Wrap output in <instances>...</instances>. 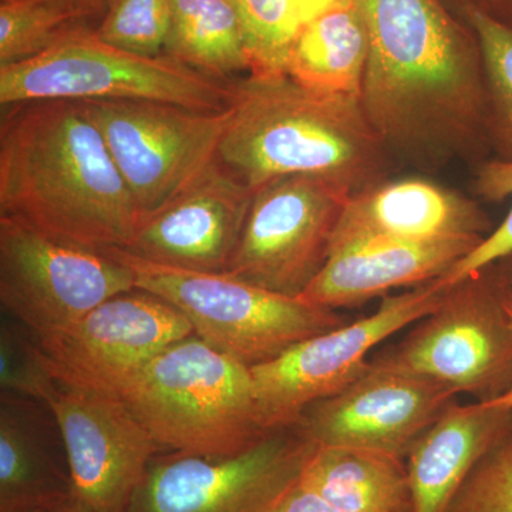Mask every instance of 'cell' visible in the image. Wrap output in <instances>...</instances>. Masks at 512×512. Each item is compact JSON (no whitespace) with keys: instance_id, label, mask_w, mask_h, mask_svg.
I'll return each mask as SVG.
<instances>
[{"instance_id":"ac0fdd59","label":"cell","mask_w":512,"mask_h":512,"mask_svg":"<svg viewBox=\"0 0 512 512\" xmlns=\"http://www.w3.org/2000/svg\"><path fill=\"white\" fill-rule=\"evenodd\" d=\"M484 238L433 242H380L342 249L303 292L302 301L338 311L356 308L394 289L436 281L470 254Z\"/></svg>"},{"instance_id":"484cf974","label":"cell","mask_w":512,"mask_h":512,"mask_svg":"<svg viewBox=\"0 0 512 512\" xmlns=\"http://www.w3.org/2000/svg\"><path fill=\"white\" fill-rule=\"evenodd\" d=\"M237 12L249 73L286 74L289 50L299 29L292 0H231Z\"/></svg>"},{"instance_id":"9c48e42d","label":"cell","mask_w":512,"mask_h":512,"mask_svg":"<svg viewBox=\"0 0 512 512\" xmlns=\"http://www.w3.org/2000/svg\"><path fill=\"white\" fill-rule=\"evenodd\" d=\"M134 289L133 272L110 252L70 244L0 215V302L36 338Z\"/></svg>"},{"instance_id":"4fadbf2b","label":"cell","mask_w":512,"mask_h":512,"mask_svg":"<svg viewBox=\"0 0 512 512\" xmlns=\"http://www.w3.org/2000/svg\"><path fill=\"white\" fill-rule=\"evenodd\" d=\"M311 448L289 427L234 456H156L124 512L259 511L298 480Z\"/></svg>"},{"instance_id":"7a4b0ae2","label":"cell","mask_w":512,"mask_h":512,"mask_svg":"<svg viewBox=\"0 0 512 512\" xmlns=\"http://www.w3.org/2000/svg\"><path fill=\"white\" fill-rule=\"evenodd\" d=\"M0 215L79 247H126L144 224L82 101L2 107Z\"/></svg>"},{"instance_id":"7c38bea8","label":"cell","mask_w":512,"mask_h":512,"mask_svg":"<svg viewBox=\"0 0 512 512\" xmlns=\"http://www.w3.org/2000/svg\"><path fill=\"white\" fill-rule=\"evenodd\" d=\"M191 335L194 329L183 312L134 289L67 328L35 338L57 383L120 396L154 357Z\"/></svg>"},{"instance_id":"3957f363","label":"cell","mask_w":512,"mask_h":512,"mask_svg":"<svg viewBox=\"0 0 512 512\" xmlns=\"http://www.w3.org/2000/svg\"><path fill=\"white\" fill-rule=\"evenodd\" d=\"M229 111L217 160L254 191L312 175L357 192L387 180L396 163L360 99L316 92L288 74L234 80Z\"/></svg>"},{"instance_id":"9a60e30c","label":"cell","mask_w":512,"mask_h":512,"mask_svg":"<svg viewBox=\"0 0 512 512\" xmlns=\"http://www.w3.org/2000/svg\"><path fill=\"white\" fill-rule=\"evenodd\" d=\"M456 396L426 377L370 365L343 392L309 406L293 427L312 446L362 448L406 460Z\"/></svg>"},{"instance_id":"5bb4252c","label":"cell","mask_w":512,"mask_h":512,"mask_svg":"<svg viewBox=\"0 0 512 512\" xmlns=\"http://www.w3.org/2000/svg\"><path fill=\"white\" fill-rule=\"evenodd\" d=\"M72 495L94 512H124L160 447L117 394L59 384L47 399Z\"/></svg>"},{"instance_id":"d6a6232c","label":"cell","mask_w":512,"mask_h":512,"mask_svg":"<svg viewBox=\"0 0 512 512\" xmlns=\"http://www.w3.org/2000/svg\"><path fill=\"white\" fill-rule=\"evenodd\" d=\"M46 512H94L90 510L87 505L82 501L77 500L72 493L63 497L62 500L56 501L55 504L50 505Z\"/></svg>"},{"instance_id":"1f68e13d","label":"cell","mask_w":512,"mask_h":512,"mask_svg":"<svg viewBox=\"0 0 512 512\" xmlns=\"http://www.w3.org/2000/svg\"><path fill=\"white\" fill-rule=\"evenodd\" d=\"M464 6L484 10L488 15L512 26V0H461V9Z\"/></svg>"},{"instance_id":"ba28073f","label":"cell","mask_w":512,"mask_h":512,"mask_svg":"<svg viewBox=\"0 0 512 512\" xmlns=\"http://www.w3.org/2000/svg\"><path fill=\"white\" fill-rule=\"evenodd\" d=\"M446 291L439 278L384 296L372 315L312 336L271 362L251 367L262 426L289 429L313 403L343 392L365 375L367 356L377 345L436 311Z\"/></svg>"},{"instance_id":"603a6c76","label":"cell","mask_w":512,"mask_h":512,"mask_svg":"<svg viewBox=\"0 0 512 512\" xmlns=\"http://www.w3.org/2000/svg\"><path fill=\"white\" fill-rule=\"evenodd\" d=\"M165 56L212 79L234 82L249 73L241 25L231 0H173Z\"/></svg>"},{"instance_id":"ffe728a7","label":"cell","mask_w":512,"mask_h":512,"mask_svg":"<svg viewBox=\"0 0 512 512\" xmlns=\"http://www.w3.org/2000/svg\"><path fill=\"white\" fill-rule=\"evenodd\" d=\"M39 402L2 392L0 399V508H49L72 493L53 447L52 423Z\"/></svg>"},{"instance_id":"4316f807","label":"cell","mask_w":512,"mask_h":512,"mask_svg":"<svg viewBox=\"0 0 512 512\" xmlns=\"http://www.w3.org/2000/svg\"><path fill=\"white\" fill-rule=\"evenodd\" d=\"M173 0H110L94 33L103 42L141 56L164 55Z\"/></svg>"},{"instance_id":"8fae6325","label":"cell","mask_w":512,"mask_h":512,"mask_svg":"<svg viewBox=\"0 0 512 512\" xmlns=\"http://www.w3.org/2000/svg\"><path fill=\"white\" fill-rule=\"evenodd\" d=\"M353 194L349 185L312 175L262 185L225 274L301 298L328 264L336 228Z\"/></svg>"},{"instance_id":"d4e9b609","label":"cell","mask_w":512,"mask_h":512,"mask_svg":"<svg viewBox=\"0 0 512 512\" xmlns=\"http://www.w3.org/2000/svg\"><path fill=\"white\" fill-rule=\"evenodd\" d=\"M461 10L483 52L491 157L512 161V26L474 6Z\"/></svg>"},{"instance_id":"5b68a950","label":"cell","mask_w":512,"mask_h":512,"mask_svg":"<svg viewBox=\"0 0 512 512\" xmlns=\"http://www.w3.org/2000/svg\"><path fill=\"white\" fill-rule=\"evenodd\" d=\"M130 268L136 289L183 312L198 338L249 367L303 340L348 325L338 311L281 295L228 274L188 271L107 249Z\"/></svg>"},{"instance_id":"44dd1931","label":"cell","mask_w":512,"mask_h":512,"mask_svg":"<svg viewBox=\"0 0 512 512\" xmlns=\"http://www.w3.org/2000/svg\"><path fill=\"white\" fill-rule=\"evenodd\" d=\"M298 481L340 512H414L406 460L389 454L312 446Z\"/></svg>"},{"instance_id":"52a82bcc","label":"cell","mask_w":512,"mask_h":512,"mask_svg":"<svg viewBox=\"0 0 512 512\" xmlns=\"http://www.w3.org/2000/svg\"><path fill=\"white\" fill-rule=\"evenodd\" d=\"M505 289L498 262L447 286L439 308L370 365L426 377L457 394H471L478 403L501 399L512 389V323L504 308Z\"/></svg>"},{"instance_id":"8992f818","label":"cell","mask_w":512,"mask_h":512,"mask_svg":"<svg viewBox=\"0 0 512 512\" xmlns=\"http://www.w3.org/2000/svg\"><path fill=\"white\" fill-rule=\"evenodd\" d=\"M234 82L205 76L170 56H141L103 42L94 29L73 33L26 62L0 66V106L35 100H151L227 110Z\"/></svg>"},{"instance_id":"7402d4cb","label":"cell","mask_w":512,"mask_h":512,"mask_svg":"<svg viewBox=\"0 0 512 512\" xmlns=\"http://www.w3.org/2000/svg\"><path fill=\"white\" fill-rule=\"evenodd\" d=\"M367 57L365 20L353 5L330 10L299 26L286 74L316 92L360 99Z\"/></svg>"},{"instance_id":"836d02e7","label":"cell","mask_w":512,"mask_h":512,"mask_svg":"<svg viewBox=\"0 0 512 512\" xmlns=\"http://www.w3.org/2000/svg\"><path fill=\"white\" fill-rule=\"evenodd\" d=\"M72 2L86 10L87 13H90L94 19H97V22H100L107 6H109L110 0H72Z\"/></svg>"},{"instance_id":"f546056e","label":"cell","mask_w":512,"mask_h":512,"mask_svg":"<svg viewBox=\"0 0 512 512\" xmlns=\"http://www.w3.org/2000/svg\"><path fill=\"white\" fill-rule=\"evenodd\" d=\"M447 512H512V430L478 461Z\"/></svg>"},{"instance_id":"30bf717a","label":"cell","mask_w":512,"mask_h":512,"mask_svg":"<svg viewBox=\"0 0 512 512\" xmlns=\"http://www.w3.org/2000/svg\"><path fill=\"white\" fill-rule=\"evenodd\" d=\"M144 221L173 201L218 158L231 117L151 100L84 103Z\"/></svg>"},{"instance_id":"cb8c5ba5","label":"cell","mask_w":512,"mask_h":512,"mask_svg":"<svg viewBox=\"0 0 512 512\" xmlns=\"http://www.w3.org/2000/svg\"><path fill=\"white\" fill-rule=\"evenodd\" d=\"M97 23L72 0H0V66L33 59Z\"/></svg>"},{"instance_id":"8d00e7d4","label":"cell","mask_w":512,"mask_h":512,"mask_svg":"<svg viewBox=\"0 0 512 512\" xmlns=\"http://www.w3.org/2000/svg\"><path fill=\"white\" fill-rule=\"evenodd\" d=\"M47 508L20 505V507L0 508V512H46Z\"/></svg>"},{"instance_id":"2e32d148","label":"cell","mask_w":512,"mask_h":512,"mask_svg":"<svg viewBox=\"0 0 512 512\" xmlns=\"http://www.w3.org/2000/svg\"><path fill=\"white\" fill-rule=\"evenodd\" d=\"M254 195L252 188L217 160L147 218L123 251L156 264L225 274L237 252Z\"/></svg>"},{"instance_id":"e0dca14e","label":"cell","mask_w":512,"mask_h":512,"mask_svg":"<svg viewBox=\"0 0 512 512\" xmlns=\"http://www.w3.org/2000/svg\"><path fill=\"white\" fill-rule=\"evenodd\" d=\"M493 222L477 201L424 178L384 180L350 197L333 252L380 242L485 238Z\"/></svg>"},{"instance_id":"83f0119b","label":"cell","mask_w":512,"mask_h":512,"mask_svg":"<svg viewBox=\"0 0 512 512\" xmlns=\"http://www.w3.org/2000/svg\"><path fill=\"white\" fill-rule=\"evenodd\" d=\"M473 192L480 200L501 204L512 198V161L488 158L476 167ZM512 255V207L504 221L481 241L474 251L457 262L446 275L441 276L444 286H451Z\"/></svg>"},{"instance_id":"277c9868","label":"cell","mask_w":512,"mask_h":512,"mask_svg":"<svg viewBox=\"0 0 512 512\" xmlns=\"http://www.w3.org/2000/svg\"><path fill=\"white\" fill-rule=\"evenodd\" d=\"M160 448L234 456L271 431L256 407L251 367L197 335L154 357L120 393Z\"/></svg>"},{"instance_id":"e575fe53","label":"cell","mask_w":512,"mask_h":512,"mask_svg":"<svg viewBox=\"0 0 512 512\" xmlns=\"http://www.w3.org/2000/svg\"><path fill=\"white\" fill-rule=\"evenodd\" d=\"M504 308L507 311L508 318H510L512 323V291L510 288L505 289L504 293ZM494 404V406H507L512 407V389L510 392L505 394V396L501 397V399L495 400V402L487 403Z\"/></svg>"},{"instance_id":"4dcf8cb0","label":"cell","mask_w":512,"mask_h":512,"mask_svg":"<svg viewBox=\"0 0 512 512\" xmlns=\"http://www.w3.org/2000/svg\"><path fill=\"white\" fill-rule=\"evenodd\" d=\"M299 25L318 18L330 10L349 8L356 5V0H292Z\"/></svg>"},{"instance_id":"d590c367","label":"cell","mask_w":512,"mask_h":512,"mask_svg":"<svg viewBox=\"0 0 512 512\" xmlns=\"http://www.w3.org/2000/svg\"><path fill=\"white\" fill-rule=\"evenodd\" d=\"M498 265H500L501 272H503L505 284H507L508 288L512 291V255L498 262Z\"/></svg>"},{"instance_id":"d6986e66","label":"cell","mask_w":512,"mask_h":512,"mask_svg":"<svg viewBox=\"0 0 512 512\" xmlns=\"http://www.w3.org/2000/svg\"><path fill=\"white\" fill-rule=\"evenodd\" d=\"M511 430L512 407L451 403L407 454L414 512H447L478 461Z\"/></svg>"},{"instance_id":"6da1fadb","label":"cell","mask_w":512,"mask_h":512,"mask_svg":"<svg viewBox=\"0 0 512 512\" xmlns=\"http://www.w3.org/2000/svg\"><path fill=\"white\" fill-rule=\"evenodd\" d=\"M369 37L360 104L394 161L424 171L491 158L473 28L444 0H356Z\"/></svg>"},{"instance_id":"f1b7e54d","label":"cell","mask_w":512,"mask_h":512,"mask_svg":"<svg viewBox=\"0 0 512 512\" xmlns=\"http://www.w3.org/2000/svg\"><path fill=\"white\" fill-rule=\"evenodd\" d=\"M0 386L2 392L45 404L59 386L47 369L35 336L30 338L18 325L6 320L0 330Z\"/></svg>"}]
</instances>
